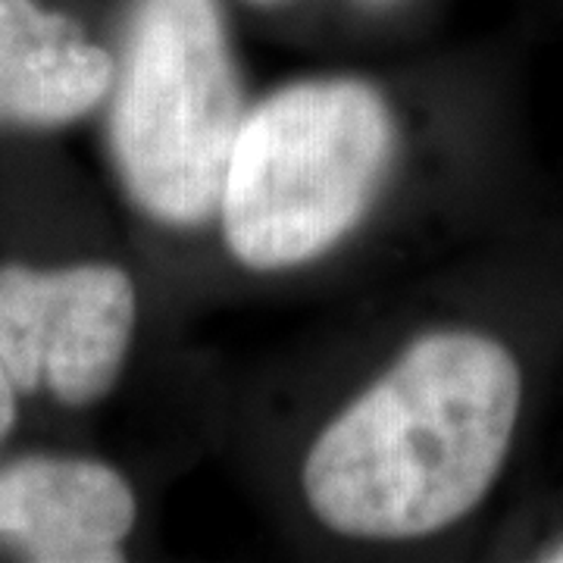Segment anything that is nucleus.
<instances>
[{"label": "nucleus", "mask_w": 563, "mask_h": 563, "mask_svg": "<svg viewBox=\"0 0 563 563\" xmlns=\"http://www.w3.org/2000/svg\"><path fill=\"white\" fill-rule=\"evenodd\" d=\"M107 101L129 198L163 225L210 220L247 113L220 3L135 0Z\"/></svg>", "instance_id": "7ed1b4c3"}, {"label": "nucleus", "mask_w": 563, "mask_h": 563, "mask_svg": "<svg viewBox=\"0 0 563 563\" xmlns=\"http://www.w3.org/2000/svg\"><path fill=\"white\" fill-rule=\"evenodd\" d=\"M139 320L132 276L113 263L0 266V361L20 395L101 401L120 379Z\"/></svg>", "instance_id": "20e7f679"}, {"label": "nucleus", "mask_w": 563, "mask_h": 563, "mask_svg": "<svg viewBox=\"0 0 563 563\" xmlns=\"http://www.w3.org/2000/svg\"><path fill=\"white\" fill-rule=\"evenodd\" d=\"M16 398H20V388L10 379L7 366L0 361V442L7 439V432L16 422Z\"/></svg>", "instance_id": "0eeeda50"}, {"label": "nucleus", "mask_w": 563, "mask_h": 563, "mask_svg": "<svg viewBox=\"0 0 563 563\" xmlns=\"http://www.w3.org/2000/svg\"><path fill=\"white\" fill-rule=\"evenodd\" d=\"M542 561L563 563V539H558V542H551V544H548V548H544Z\"/></svg>", "instance_id": "6e6552de"}, {"label": "nucleus", "mask_w": 563, "mask_h": 563, "mask_svg": "<svg viewBox=\"0 0 563 563\" xmlns=\"http://www.w3.org/2000/svg\"><path fill=\"white\" fill-rule=\"evenodd\" d=\"M135 517L132 485L107 463L22 457L0 466V542L32 561H120Z\"/></svg>", "instance_id": "39448f33"}, {"label": "nucleus", "mask_w": 563, "mask_h": 563, "mask_svg": "<svg viewBox=\"0 0 563 563\" xmlns=\"http://www.w3.org/2000/svg\"><path fill=\"white\" fill-rule=\"evenodd\" d=\"M523 413V366L479 329H435L322 426L301 466L307 507L363 542H410L492 495Z\"/></svg>", "instance_id": "f257e3e1"}, {"label": "nucleus", "mask_w": 563, "mask_h": 563, "mask_svg": "<svg viewBox=\"0 0 563 563\" xmlns=\"http://www.w3.org/2000/svg\"><path fill=\"white\" fill-rule=\"evenodd\" d=\"M117 60L35 0H0V125L81 120L113 91Z\"/></svg>", "instance_id": "423d86ee"}, {"label": "nucleus", "mask_w": 563, "mask_h": 563, "mask_svg": "<svg viewBox=\"0 0 563 563\" xmlns=\"http://www.w3.org/2000/svg\"><path fill=\"white\" fill-rule=\"evenodd\" d=\"M251 3H276V0H251Z\"/></svg>", "instance_id": "1a4fd4ad"}, {"label": "nucleus", "mask_w": 563, "mask_h": 563, "mask_svg": "<svg viewBox=\"0 0 563 563\" xmlns=\"http://www.w3.org/2000/svg\"><path fill=\"white\" fill-rule=\"evenodd\" d=\"M395 154V120L363 79L288 81L247 107L220 191L235 261L279 273L317 261L363 220Z\"/></svg>", "instance_id": "f03ea898"}]
</instances>
